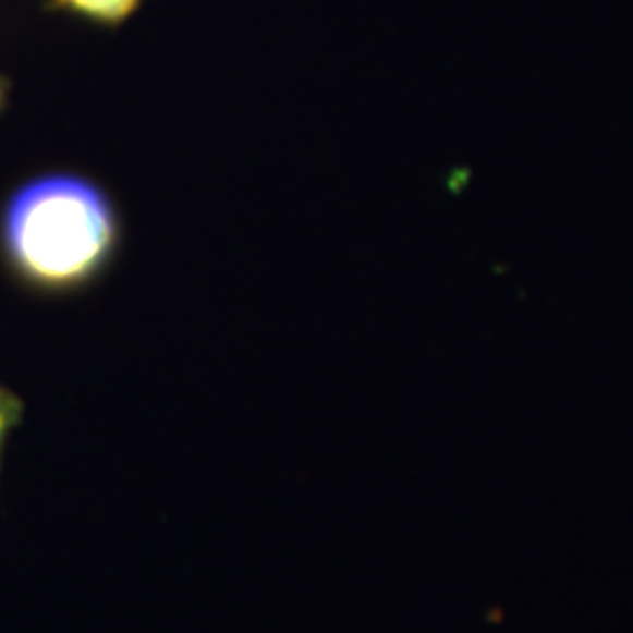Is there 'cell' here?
<instances>
[{
    "label": "cell",
    "mask_w": 633,
    "mask_h": 633,
    "mask_svg": "<svg viewBox=\"0 0 633 633\" xmlns=\"http://www.w3.org/2000/svg\"><path fill=\"white\" fill-rule=\"evenodd\" d=\"M120 221L108 195L81 176H45L12 197L5 246L12 264L48 289L95 280L115 256Z\"/></svg>",
    "instance_id": "1"
},
{
    "label": "cell",
    "mask_w": 633,
    "mask_h": 633,
    "mask_svg": "<svg viewBox=\"0 0 633 633\" xmlns=\"http://www.w3.org/2000/svg\"><path fill=\"white\" fill-rule=\"evenodd\" d=\"M3 95H5V81L0 78V101H3Z\"/></svg>",
    "instance_id": "4"
},
{
    "label": "cell",
    "mask_w": 633,
    "mask_h": 633,
    "mask_svg": "<svg viewBox=\"0 0 633 633\" xmlns=\"http://www.w3.org/2000/svg\"><path fill=\"white\" fill-rule=\"evenodd\" d=\"M22 418V401L8 392L5 388H0V455H3V446L10 437L12 427L20 423Z\"/></svg>",
    "instance_id": "3"
},
{
    "label": "cell",
    "mask_w": 633,
    "mask_h": 633,
    "mask_svg": "<svg viewBox=\"0 0 633 633\" xmlns=\"http://www.w3.org/2000/svg\"><path fill=\"white\" fill-rule=\"evenodd\" d=\"M144 0H48V8L66 12L101 28H120L127 24Z\"/></svg>",
    "instance_id": "2"
}]
</instances>
